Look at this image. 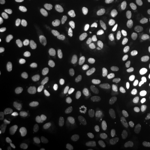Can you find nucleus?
<instances>
[{
  "label": "nucleus",
  "mask_w": 150,
  "mask_h": 150,
  "mask_svg": "<svg viewBox=\"0 0 150 150\" xmlns=\"http://www.w3.org/2000/svg\"><path fill=\"white\" fill-rule=\"evenodd\" d=\"M118 122L121 128L130 135L135 138L140 130V122L139 115L134 110L129 106H121L118 111Z\"/></svg>",
  "instance_id": "nucleus-1"
},
{
  "label": "nucleus",
  "mask_w": 150,
  "mask_h": 150,
  "mask_svg": "<svg viewBox=\"0 0 150 150\" xmlns=\"http://www.w3.org/2000/svg\"><path fill=\"white\" fill-rule=\"evenodd\" d=\"M88 132L93 144L98 148H104L109 144L110 134L99 121H92L89 124Z\"/></svg>",
  "instance_id": "nucleus-2"
},
{
  "label": "nucleus",
  "mask_w": 150,
  "mask_h": 150,
  "mask_svg": "<svg viewBox=\"0 0 150 150\" xmlns=\"http://www.w3.org/2000/svg\"><path fill=\"white\" fill-rule=\"evenodd\" d=\"M121 36L129 47L134 49H141L144 47V38L135 28L124 25L121 28Z\"/></svg>",
  "instance_id": "nucleus-3"
},
{
  "label": "nucleus",
  "mask_w": 150,
  "mask_h": 150,
  "mask_svg": "<svg viewBox=\"0 0 150 150\" xmlns=\"http://www.w3.org/2000/svg\"><path fill=\"white\" fill-rule=\"evenodd\" d=\"M38 113H39V109L36 105L33 103L25 105L24 107L22 108V109L18 112V124L23 128L28 127L34 118H37Z\"/></svg>",
  "instance_id": "nucleus-4"
},
{
  "label": "nucleus",
  "mask_w": 150,
  "mask_h": 150,
  "mask_svg": "<svg viewBox=\"0 0 150 150\" xmlns=\"http://www.w3.org/2000/svg\"><path fill=\"white\" fill-rule=\"evenodd\" d=\"M48 129L54 139L58 142H64L68 139V129L64 123L59 118H54L48 122Z\"/></svg>",
  "instance_id": "nucleus-5"
},
{
  "label": "nucleus",
  "mask_w": 150,
  "mask_h": 150,
  "mask_svg": "<svg viewBox=\"0 0 150 150\" xmlns=\"http://www.w3.org/2000/svg\"><path fill=\"white\" fill-rule=\"evenodd\" d=\"M57 26L61 32L69 36H77L81 32L79 25L74 20L68 18H59L57 23Z\"/></svg>",
  "instance_id": "nucleus-6"
},
{
  "label": "nucleus",
  "mask_w": 150,
  "mask_h": 150,
  "mask_svg": "<svg viewBox=\"0 0 150 150\" xmlns=\"http://www.w3.org/2000/svg\"><path fill=\"white\" fill-rule=\"evenodd\" d=\"M64 73L68 78L71 79H79L82 74V69L78 61L69 58L64 61Z\"/></svg>",
  "instance_id": "nucleus-7"
},
{
  "label": "nucleus",
  "mask_w": 150,
  "mask_h": 150,
  "mask_svg": "<svg viewBox=\"0 0 150 150\" xmlns=\"http://www.w3.org/2000/svg\"><path fill=\"white\" fill-rule=\"evenodd\" d=\"M5 48L8 53L15 57H22L25 54V48L15 37H8L5 40Z\"/></svg>",
  "instance_id": "nucleus-8"
},
{
  "label": "nucleus",
  "mask_w": 150,
  "mask_h": 150,
  "mask_svg": "<svg viewBox=\"0 0 150 150\" xmlns=\"http://www.w3.org/2000/svg\"><path fill=\"white\" fill-rule=\"evenodd\" d=\"M89 125L88 121L83 118H77L70 123V134L74 137H82L86 134Z\"/></svg>",
  "instance_id": "nucleus-9"
},
{
  "label": "nucleus",
  "mask_w": 150,
  "mask_h": 150,
  "mask_svg": "<svg viewBox=\"0 0 150 150\" xmlns=\"http://www.w3.org/2000/svg\"><path fill=\"white\" fill-rule=\"evenodd\" d=\"M132 18L138 27L146 31L150 30V12L137 11L133 14Z\"/></svg>",
  "instance_id": "nucleus-10"
},
{
  "label": "nucleus",
  "mask_w": 150,
  "mask_h": 150,
  "mask_svg": "<svg viewBox=\"0 0 150 150\" xmlns=\"http://www.w3.org/2000/svg\"><path fill=\"white\" fill-rule=\"evenodd\" d=\"M63 61L58 56H53L48 60L47 64V75L49 79H55L58 77L62 69Z\"/></svg>",
  "instance_id": "nucleus-11"
},
{
  "label": "nucleus",
  "mask_w": 150,
  "mask_h": 150,
  "mask_svg": "<svg viewBox=\"0 0 150 150\" xmlns=\"http://www.w3.org/2000/svg\"><path fill=\"white\" fill-rule=\"evenodd\" d=\"M13 33L17 37L20 38L22 39L25 40L26 42L31 43L35 41L37 38V33L36 31L30 27H20L16 28L13 30Z\"/></svg>",
  "instance_id": "nucleus-12"
},
{
  "label": "nucleus",
  "mask_w": 150,
  "mask_h": 150,
  "mask_svg": "<svg viewBox=\"0 0 150 150\" xmlns=\"http://www.w3.org/2000/svg\"><path fill=\"white\" fill-rule=\"evenodd\" d=\"M18 89V85L17 83H4L0 87V94L1 96H10L15 93Z\"/></svg>",
  "instance_id": "nucleus-13"
},
{
  "label": "nucleus",
  "mask_w": 150,
  "mask_h": 150,
  "mask_svg": "<svg viewBox=\"0 0 150 150\" xmlns=\"http://www.w3.org/2000/svg\"><path fill=\"white\" fill-rule=\"evenodd\" d=\"M14 0H0V9L4 13H10L15 9Z\"/></svg>",
  "instance_id": "nucleus-14"
},
{
  "label": "nucleus",
  "mask_w": 150,
  "mask_h": 150,
  "mask_svg": "<svg viewBox=\"0 0 150 150\" xmlns=\"http://www.w3.org/2000/svg\"><path fill=\"white\" fill-rule=\"evenodd\" d=\"M10 61L8 57L6 55L5 53L3 51H0V73L3 74L6 70L9 68Z\"/></svg>",
  "instance_id": "nucleus-15"
},
{
  "label": "nucleus",
  "mask_w": 150,
  "mask_h": 150,
  "mask_svg": "<svg viewBox=\"0 0 150 150\" xmlns=\"http://www.w3.org/2000/svg\"><path fill=\"white\" fill-rule=\"evenodd\" d=\"M48 5L54 7H63L68 5L71 3L72 0H45Z\"/></svg>",
  "instance_id": "nucleus-16"
},
{
  "label": "nucleus",
  "mask_w": 150,
  "mask_h": 150,
  "mask_svg": "<svg viewBox=\"0 0 150 150\" xmlns=\"http://www.w3.org/2000/svg\"><path fill=\"white\" fill-rule=\"evenodd\" d=\"M0 150H13V145L8 142H1Z\"/></svg>",
  "instance_id": "nucleus-17"
},
{
  "label": "nucleus",
  "mask_w": 150,
  "mask_h": 150,
  "mask_svg": "<svg viewBox=\"0 0 150 150\" xmlns=\"http://www.w3.org/2000/svg\"><path fill=\"white\" fill-rule=\"evenodd\" d=\"M3 123H4V118L2 116H0V125H3Z\"/></svg>",
  "instance_id": "nucleus-18"
},
{
  "label": "nucleus",
  "mask_w": 150,
  "mask_h": 150,
  "mask_svg": "<svg viewBox=\"0 0 150 150\" xmlns=\"http://www.w3.org/2000/svg\"><path fill=\"white\" fill-rule=\"evenodd\" d=\"M147 150H150V147H149V149H148Z\"/></svg>",
  "instance_id": "nucleus-19"
}]
</instances>
